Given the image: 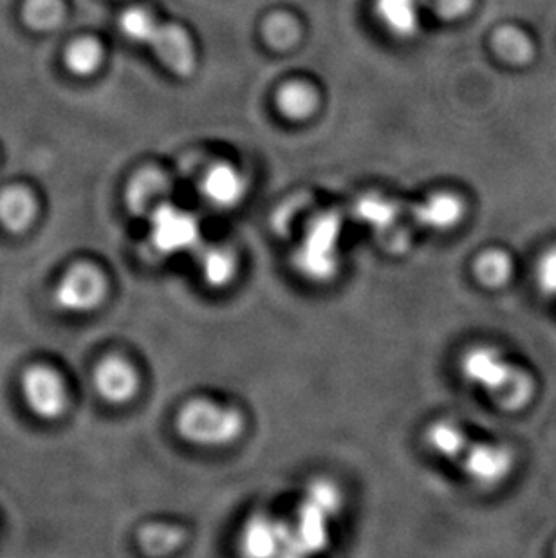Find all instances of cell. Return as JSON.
I'll return each instance as SVG.
<instances>
[{
  "mask_svg": "<svg viewBox=\"0 0 556 558\" xmlns=\"http://www.w3.org/2000/svg\"><path fill=\"white\" fill-rule=\"evenodd\" d=\"M461 373L506 411L524 409L535 396V379L504 359L499 349L478 345L462 354Z\"/></svg>",
  "mask_w": 556,
  "mask_h": 558,
  "instance_id": "6da1fadb",
  "label": "cell"
},
{
  "mask_svg": "<svg viewBox=\"0 0 556 558\" xmlns=\"http://www.w3.org/2000/svg\"><path fill=\"white\" fill-rule=\"evenodd\" d=\"M121 32L134 43L150 46L154 54L179 76H190L195 69V49L189 33L178 24H161L143 8H132L121 15Z\"/></svg>",
  "mask_w": 556,
  "mask_h": 558,
  "instance_id": "7a4b0ae2",
  "label": "cell"
},
{
  "mask_svg": "<svg viewBox=\"0 0 556 558\" xmlns=\"http://www.w3.org/2000/svg\"><path fill=\"white\" fill-rule=\"evenodd\" d=\"M341 508V494L331 481L318 480L305 490L297 519L289 524V555L318 554L329 543V522Z\"/></svg>",
  "mask_w": 556,
  "mask_h": 558,
  "instance_id": "3957f363",
  "label": "cell"
},
{
  "mask_svg": "<svg viewBox=\"0 0 556 558\" xmlns=\"http://www.w3.org/2000/svg\"><path fill=\"white\" fill-rule=\"evenodd\" d=\"M179 436L197 447H226L244 433L246 422L233 407L221 405L206 398L184 403L178 414Z\"/></svg>",
  "mask_w": 556,
  "mask_h": 558,
  "instance_id": "277c9868",
  "label": "cell"
},
{
  "mask_svg": "<svg viewBox=\"0 0 556 558\" xmlns=\"http://www.w3.org/2000/svg\"><path fill=\"white\" fill-rule=\"evenodd\" d=\"M341 222L336 214H322L305 230L304 239L294 252V268L305 279L326 282L338 271V244Z\"/></svg>",
  "mask_w": 556,
  "mask_h": 558,
  "instance_id": "5b68a950",
  "label": "cell"
},
{
  "mask_svg": "<svg viewBox=\"0 0 556 558\" xmlns=\"http://www.w3.org/2000/svg\"><path fill=\"white\" fill-rule=\"evenodd\" d=\"M107 295V280L100 269L90 264H78L60 280L55 299L69 313H87L100 306Z\"/></svg>",
  "mask_w": 556,
  "mask_h": 558,
  "instance_id": "8992f818",
  "label": "cell"
},
{
  "mask_svg": "<svg viewBox=\"0 0 556 558\" xmlns=\"http://www.w3.org/2000/svg\"><path fill=\"white\" fill-rule=\"evenodd\" d=\"M150 219V241L164 253L184 252L200 241V225L189 211L179 210L176 206H158L148 216Z\"/></svg>",
  "mask_w": 556,
  "mask_h": 558,
  "instance_id": "52a82bcc",
  "label": "cell"
},
{
  "mask_svg": "<svg viewBox=\"0 0 556 558\" xmlns=\"http://www.w3.org/2000/svg\"><path fill=\"white\" fill-rule=\"evenodd\" d=\"M462 472L481 486H497L513 470V452L497 442H468L457 461Z\"/></svg>",
  "mask_w": 556,
  "mask_h": 558,
  "instance_id": "ba28073f",
  "label": "cell"
},
{
  "mask_svg": "<svg viewBox=\"0 0 556 558\" xmlns=\"http://www.w3.org/2000/svg\"><path fill=\"white\" fill-rule=\"evenodd\" d=\"M22 390L27 405L37 416L55 420L62 416L68 405V392L63 379L48 367H32L22 378Z\"/></svg>",
  "mask_w": 556,
  "mask_h": 558,
  "instance_id": "9c48e42d",
  "label": "cell"
},
{
  "mask_svg": "<svg viewBox=\"0 0 556 558\" xmlns=\"http://www.w3.org/2000/svg\"><path fill=\"white\" fill-rule=\"evenodd\" d=\"M95 385L98 395L109 403L121 405L131 401L140 389V376L121 356H109L101 360L95 371Z\"/></svg>",
  "mask_w": 556,
  "mask_h": 558,
  "instance_id": "30bf717a",
  "label": "cell"
},
{
  "mask_svg": "<svg viewBox=\"0 0 556 558\" xmlns=\"http://www.w3.org/2000/svg\"><path fill=\"white\" fill-rule=\"evenodd\" d=\"M244 554L252 557L289 555V524L271 517H255L242 533Z\"/></svg>",
  "mask_w": 556,
  "mask_h": 558,
  "instance_id": "8fae6325",
  "label": "cell"
},
{
  "mask_svg": "<svg viewBox=\"0 0 556 558\" xmlns=\"http://www.w3.org/2000/svg\"><path fill=\"white\" fill-rule=\"evenodd\" d=\"M205 199L217 208H233L239 205L247 192L246 178L241 170L228 163L214 165L206 170L205 180L201 183Z\"/></svg>",
  "mask_w": 556,
  "mask_h": 558,
  "instance_id": "7c38bea8",
  "label": "cell"
},
{
  "mask_svg": "<svg viewBox=\"0 0 556 558\" xmlns=\"http://www.w3.org/2000/svg\"><path fill=\"white\" fill-rule=\"evenodd\" d=\"M168 192L170 183L159 170H143L126 189V205L134 216L148 217L158 206L167 203Z\"/></svg>",
  "mask_w": 556,
  "mask_h": 558,
  "instance_id": "4fadbf2b",
  "label": "cell"
},
{
  "mask_svg": "<svg viewBox=\"0 0 556 558\" xmlns=\"http://www.w3.org/2000/svg\"><path fill=\"white\" fill-rule=\"evenodd\" d=\"M464 214L467 211L461 197L448 192L432 195L425 203L414 208L415 221L420 222L421 227L436 230V232H446L456 228L462 221Z\"/></svg>",
  "mask_w": 556,
  "mask_h": 558,
  "instance_id": "5bb4252c",
  "label": "cell"
},
{
  "mask_svg": "<svg viewBox=\"0 0 556 558\" xmlns=\"http://www.w3.org/2000/svg\"><path fill=\"white\" fill-rule=\"evenodd\" d=\"M37 216V201L32 192L11 186L0 192V222L10 232H24Z\"/></svg>",
  "mask_w": 556,
  "mask_h": 558,
  "instance_id": "9a60e30c",
  "label": "cell"
},
{
  "mask_svg": "<svg viewBox=\"0 0 556 558\" xmlns=\"http://www.w3.org/2000/svg\"><path fill=\"white\" fill-rule=\"evenodd\" d=\"M376 13L396 37H412L420 27L418 0H376Z\"/></svg>",
  "mask_w": 556,
  "mask_h": 558,
  "instance_id": "2e32d148",
  "label": "cell"
},
{
  "mask_svg": "<svg viewBox=\"0 0 556 558\" xmlns=\"http://www.w3.org/2000/svg\"><path fill=\"white\" fill-rule=\"evenodd\" d=\"M426 445L439 453L442 458L448 459L457 463L461 458L464 448L468 447L467 434L462 430L457 423L442 420V422L434 423L428 430H426Z\"/></svg>",
  "mask_w": 556,
  "mask_h": 558,
  "instance_id": "e0dca14e",
  "label": "cell"
},
{
  "mask_svg": "<svg viewBox=\"0 0 556 558\" xmlns=\"http://www.w3.org/2000/svg\"><path fill=\"white\" fill-rule=\"evenodd\" d=\"M277 104L283 117L291 120H305L316 111L318 95L310 84L293 82V84L283 85L278 93Z\"/></svg>",
  "mask_w": 556,
  "mask_h": 558,
  "instance_id": "ac0fdd59",
  "label": "cell"
},
{
  "mask_svg": "<svg viewBox=\"0 0 556 558\" xmlns=\"http://www.w3.org/2000/svg\"><path fill=\"white\" fill-rule=\"evenodd\" d=\"M200 268L210 288H226L237 275L235 253L228 248H208L201 253Z\"/></svg>",
  "mask_w": 556,
  "mask_h": 558,
  "instance_id": "d6986e66",
  "label": "cell"
},
{
  "mask_svg": "<svg viewBox=\"0 0 556 558\" xmlns=\"http://www.w3.org/2000/svg\"><path fill=\"white\" fill-rule=\"evenodd\" d=\"M473 274L486 288H503L513 275V263L508 253L500 250H488L481 253L473 264Z\"/></svg>",
  "mask_w": 556,
  "mask_h": 558,
  "instance_id": "ffe728a7",
  "label": "cell"
},
{
  "mask_svg": "<svg viewBox=\"0 0 556 558\" xmlns=\"http://www.w3.org/2000/svg\"><path fill=\"white\" fill-rule=\"evenodd\" d=\"M494 48L500 59L511 65H524L533 59V43L519 27H500L495 33Z\"/></svg>",
  "mask_w": 556,
  "mask_h": 558,
  "instance_id": "44dd1931",
  "label": "cell"
},
{
  "mask_svg": "<svg viewBox=\"0 0 556 558\" xmlns=\"http://www.w3.org/2000/svg\"><path fill=\"white\" fill-rule=\"evenodd\" d=\"M184 543V532L181 527L170 524H148L140 533V546L143 551L153 557L173 554Z\"/></svg>",
  "mask_w": 556,
  "mask_h": 558,
  "instance_id": "7402d4cb",
  "label": "cell"
},
{
  "mask_svg": "<svg viewBox=\"0 0 556 558\" xmlns=\"http://www.w3.org/2000/svg\"><path fill=\"white\" fill-rule=\"evenodd\" d=\"M356 216L374 230H387L398 219L399 208L384 195H367L358 203Z\"/></svg>",
  "mask_w": 556,
  "mask_h": 558,
  "instance_id": "603a6c76",
  "label": "cell"
},
{
  "mask_svg": "<svg viewBox=\"0 0 556 558\" xmlns=\"http://www.w3.org/2000/svg\"><path fill=\"white\" fill-rule=\"evenodd\" d=\"M65 60H68L69 69L73 73L87 76V74H93L96 69L100 68L101 60H104V49H101L100 43H96L95 38H80V40L69 46Z\"/></svg>",
  "mask_w": 556,
  "mask_h": 558,
  "instance_id": "cb8c5ba5",
  "label": "cell"
},
{
  "mask_svg": "<svg viewBox=\"0 0 556 558\" xmlns=\"http://www.w3.org/2000/svg\"><path fill=\"white\" fill-rule=\"evenodd\" d=\"M63 19L62 0H26L24 21L38 32L53 29Z\"/></svg>",
  "mask_w": 556,
  "mask_h": 558,
  "instance_id": "d4e9b609",
  "label": "cell"
},
{
  "mask_svg": "<svg viewBox=\"0 0 556 558\" xmlns=\"http://www.w3.org/2000/svg\"><path fill=\"white\" fill-rule=\"evenodd\" d=\"M264 35L269 46L275 49H289L297 44L300 37L299 22L293 16L286 13H277L269 16L268 22L264 24Z\"/></svg>",
  "mask_w": 556,
  "mask_h": 558,
  "instance_id": "484cf974",
  "label": "cell"
},
{
  "mask_svg": "<svg viewBox=\"0 0 556 558\" xmlns=\"http://www.w3.org/2000/svg\"><path fill=\"white\" fill-rule=\"evenodd\" d=\"M436 15L446 21H456L472 10L475 0H426Z\"/></svg>",
  "mask_w": 556,
  "mask_h": 558,
  "instance_id": "4316f807",
  "label": "cell"
},
{
  "mask_svg": "<svg viewBox=\"0 0 556 558\" xmlns=\"http://www.w3.org/2000/svg\"><path fill=\"white\" fill-rule=\"evenodd\" d=\"M539 284L547 295L556 299V248L547 252L539 263Z\"/></svg>",
  "mask_w": 556,
  "mask_h": 558,
  "instance_id": "83f0119b",
  "label": "cell"
}]
</instances>
